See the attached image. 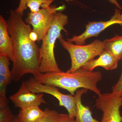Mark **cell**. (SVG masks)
Here are the masks:
<instances>
[{"mask_svg": "<svg viewBox=\"0 0 122 122\" xmlns=\"http://www.w3.org/2000/svg\"><path fill=\"white\" fill-rule=\"evenodd\" d=\"M45 113L39 106H34L20 109L18 116L21 122H37Z\"/></svg>", "mask_w": 122, "mask_h": 122, "instance_id": "5bb4252c", "label": "cell"}, {"mask_svg": "<svg viewBox=\"0 0 122 122\" xmlns=\"http://www.w3.org/2000/svg\"><path fill=\"white\" fill-rule=\"evenodd\" d=\"M102 42L105 49L111 53L118 61L122 59V36L116 35Z\"/></svg>", "mask_w": 122, "mask_h": 122, "instance_id": "9a60e30c", "label": "cell"}, {"mask_svg": "<svg viewBox=\"0 0 122 122\" xmlns=\"http://www.w3.org/2000/svg\"><path fill=\"white\" fill-rule=\"evenodd\" d=\"M9 98L15 107L20 109L34 106H39L42 103H46L42 94L30 91L26 87L24 81H22L19 90L10 96Z\"/></svg>", "mask_w": 122, "mask_h": 122, "instance_id": "9c48e42d", "label": "cell"}, {"mask_svg": "<svg viewBox=\"0 0 122 122\" xmlns=\"http://www.w3.org/2000/svg\"><path fill=\"white\" fill-rule=\"evenodd\" d=\"M65 1H66L68 3H69L70 2V1H73L74 0H65Z\"/></svg>", "mask_w": 122, "mask_h": 122, "instance_id": "d4e9b609", "label": "cell"}, {"mask_svg": "<svg viewBox=\"0 0 122 122\" xmlns=\"http://www.w3.org/2000/svg\"><path fill=\"white\" fill-rule=\"evenodd\" d=\"M95 106L103 113L100 122H122V96L112 92L101 94L96 99Z\"/></svg>", "mask_w": 122, "mask_h": 122, "instance_id": "52a82bcc", "label": "cell"}, {"mask_svg": "<svg viewBox=\"0 0 122 122\" xmlns=\"http://www.w3.org/2000/svg\"><path fill=\"white\" fill-rule=\"evenodd\" d=\"M35 81L45 85H51L68 91L74 96L79 88L90 90L98 95L101 94L97 84L102 78L99 71H91L81 68L73 73L59 72L41 73L33 75Z\"/></svg>", "mask_w": 122, "mask_h": 122, "instance_id": "7a4b0ae2", "label": "cell"}, {"mask_svg": "<svg viewBox=\"0 0 122 122\" xmlns=\"http://www.w3.org/2000/svg\"><path fill=\"white\" fill-rule=\"evenodd\" d=\"M69 23L68 17L62 11L55 14L52 24L46 35L42 40L39 49L40 65L39 72L41 73L59 72V69L54 53L55 44L61 35L62 30L69 34L65 26Z\"/></svg>", "mask_w": 122, "mask_h": 122, "instance_id": "3957f363", "label": "cell"}, {"mask_svg": "<svg viewBox=\"0 0 122 122\" xmlns=\"http://www.w3.org/2000/svg\"><path fill=\"white\" fill-rule=\"evenodd\" d=\"M112 93L122 96V72L118 81L112 87Z\"/></svg>", "mask_w": 122, "mask_h": 122, "instance_id": "d6986e66", "label": "cell"}, {"mask_svg": "<svg viewBox=\"0 0 122 122\" xmlns=\"http://www.w3.org/2000/svg\"><path fill=\"white\" fill-rule=\"evenodd\" d=\"M66 8L64 5L57 7L52 5L47 8L41 9L36 12H30L25 20L26 24L32 25L33 31L38 37L37 41L41 42L50 28L55 14Z\"/></svg>", "mask_w": 122, "mask_h": 122, "instance_id": "5b68a950", "label": "cell"}, {"mask_svg": "<svg viewBox=\"0 0 122 122\" xmlns=\"http://www.w3.org/2000/svg\"><path fill=\"white\" fill-rule=\"evenodd\" d=\"M58 122H75V121L74 118L71 117L68 114H59Z\"/></svg>", "mask_w": 122, "mask_h": 122, "instance_id": "44dd1931", "label": "cell"}, {"mask_svg": "<svg viewBox=\"0 0 122 122\" xmlns=\"http://www.w3.org/2000/svg\"><path fill=\"white\" fill-rule=\"evenodd\" d=\"M118 24L122 26V14L119 9H116L114 14L110 20L106 21L88 22L86 25V30L81 35H74L67 41L79 45H85L86 39L93 37H97L107 28L112 25Z\"/></svg>", "mask_w": 122, "mask_h": 122, "instance_id": "ba28073f", "label": "cell"}, {"mask_svg": "<svg viewBox=\"0 0 122 122\" xmlns=\"http://www.w3.org/2000/svg\"><path fill=\"white\" fill-rule=\"evenodd\" d=\"M97 59H93L86 63L82 68L89 71L101 66L107 70L115 69L117 67L118 61L111 53L105 49Z\"/></svg>", "mask_w": 122, "mask_h": 122, "instance_id": "8fae6325", "label": "cell"}, {"mask_svg": "<svg viewBox=\"0 0 122 122\" xmlns=\"http://www.w3.org/2000/svg\"><path fill=\"white\" fill-rule=\"evenodd\" d=\"M55 0H26V6L30 9V12H36L40 8H47Z\"/></svg>", "mask_w": 122, "mask_h": 122, "instance_id": "2e32d148", "label": "cell"}, {"mask_svg": "<svg viewBox=\"0 0 122 122\" xmlns=\"http://www.w3.org/2000/svg\"><path fill=\"white\" fill-rule=\"evenodd\" d=\"M58 39L70 56L71 66L66 72L68 73L75 72L95 57L100 56L105 50L103 42L98 39L86 45H79L67 41L62 34Z\"/></svg>", "mask_w": 122, "mask_h": 122, "instance_id": "277c9868", "label": "cell"}, {"mask_svg": "<svg viewBox=\"0 0 122 122\" xmlns=\"http://www.w3.org/2000/svg\"><path fill=\"white\" fill-rule=\"evenodd\" d=\"M26 0H20V3L17 8L15 10L17 13L23 16L24 11L27 9Z\"/></svg>", "mask_w": 122, "mask_h": 122, "instance_id": "ffe728a7", "label": "cell"}, {"mask_svg": "<svg viewBox=\"0 0 122 122\" xmlns=\"http://www.w3.org/2000/svg\"><path fill=\"white\" fill-rule=\"evenodd\" d=\"M108 1L113 4L114 5L119 9L122 10V6L120 5L119 3L118 2L117 0H108Z\"/></svg>", "mask_w": 122, "mask_h": 122, "instance_id": "603a6c76", "label": "cell"}, {"mask_svg": "<svg viewBox=\"0 0 122 122\" xmlns=\"http://www.w3.org/2000/svg\"><path fill=\"white\" fill-rule=\"evenodd\" d=\"M14 117L8 105L0 107V122H11Z\"/></svg>", "mask_w": 122, "mask_h": 122, "instance_id": "ac0fdd59", "label": "cell"}, {"mask_svg": "<svg viewBox=\"0 0 122 122\" xmlns=\"http://www.w3.org/2000/svg\"><path fill=\"white\" fill-rule=\"evenodd\" d=\"M23 16L11 10L7 21L8 30L13 42L14 59L11 72L13 81H18L27 74L40 73L39 49L30 39L32 29L25 23Z\"/></svg>", "mask_w": 122, "mask_h": 122, "instance_id": "6da1fadb", "label": "cell"}, {"mask_svg": "<svg viewBox=\"0 0 122 122\" xmlns=\"http://www.w3.org/2000/svg\"><path fill=\"white\" fill-rule=\"evenodd\" d=\"M87 89L82 88L76 92V111L75 119V122H100L93 117L90 107L83 105L81 96L88 91Z\"/></svg>", "mask_w": 122, "mask_h": 122, "instance_id": "4fadbf2b", "label": "cell"}, {"mask_svg": "<svg viewBox=\"0 0 122 122\" xmlns=\"http://www.w3.org/2000/svg\"><path fill=\"white\" fill-rule=\"evenodd\" d=\"M24 82L26 87L32 92L36 93H45L54 96L59 101V106L64 107L70 116L75 118L76 111L75 95L62 93L57 87L39 83L35 81L33 77Z\"/></svg>", "mask_w": 122, "mask_h": 122, "instance_id": "8992f818", "label": "cell"}, {"mask_svg": "<svg viewBox=\"0 0 122 122\" xmlns=\"http://www.w3.org/2000/svg\"><path fill=\"white\" fill-rule=\"evenodd\" d=\"M0 55L8 57L13 62L14 59L13 42L8 30L7 21L0 16Z\"/></svg>", "mask_w": 122, "mask_h": 122, "instance_id": "7c38bea8", "label": "cell"}, {"mask_svg": "<svg viewBox=\"0 0 122 122\" xmlns=\"http://www.w3.org/2000/svg\"><path fill=\"white\" fill-rule=\"evenodd\" d=\"M10 59L7 56L0 55V107L8 105L6 96L7 86L13 80L10 70Z\"/></svg>", "mask_w": 122, "mask_h": 122, "instance_id": "30bf717a", "label": "cell"}, {"mask_svg": "<svg viewBox=\"0 0 122 122\" xmlns=\"http://www.w3.org/2000/svg\"><path fill=\"white\" fill-rule=\"evenodd\" d=\"M30 39L32 40L33 41L35 42L37 41L38 39V37L37 34L32 30L30 34Z\"/></svg>", "mask_w": 122, "mask_h": 122, "instance_id": "7402d4cb", "label": "cell"}, {"mask_svg": "<svg viewBox=\"0 0 122 122\" xmlns=\"http://www.w3.org/2000/svg\"><path fill=\"white\" fill-rule=\"evenodd\" d=\"M45 115L37 122H58L59 113L54 110L46 108Z\"/></svg>", "mask_w": 122, "mask_h": 122, "instance_id": "e0dca14e", "label": "cell"}, {"mask_svg": "<svg viewBox=\"0 0 122 122\" xmlns=\"http://www.w3.org/2000/svg\"><path fill=\"white\" fill-rule=\"evenodd\" d=\"M11 122H21L18 118V116H15L13 119L11 121Z\"/></svg>", "mask_w": 122, "mask_h": 122, "instance_id": "cb8c5ba5", "label": "cell"}]
</instances>
